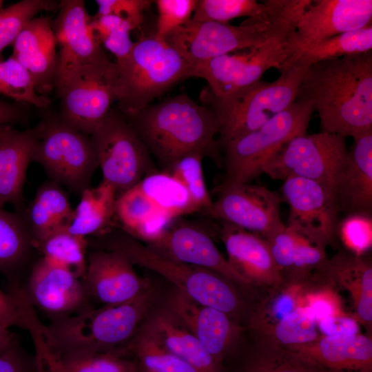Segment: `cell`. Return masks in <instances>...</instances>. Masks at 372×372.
<instances>
[{"label": "cell", "mask_w": 372, "mask_h": 372, "mask_svg": "<svg viewBox=\"0 0 372 372\" xmlns=\"http://www.w3.org/2000/svg\"><path fill=\"white\" fill-rule=\"evenodd\" d=\"M47 261L65 268L79 278H84L87 262L85 237L70 233L68 228L58 230L35 244Z\"/></svg>", "instance_id": "e575fe53"}, {"label": "cell", "mask_w": 372, "mask_h": 372, "mask_svg": "<svg viewBox=\"0 0 372 372\" xmlns=\"http://www.w3.org/2000/svg\"><path fill=\"white\" fill-rule=\"evenodd\" d=\"M371 19V0H310L296 32L304 44L362 28Z\"/></svg>", "instance_id": "ffe728a7"}, {"label": "cell", "mask_w": 372, "mask_h": 372, "mask_svg": "<svg viewBox=\"0 0 372 372\" xmlns=\"http://www.w3.org/2000/svg\"><path fill=\"white\" fill-rule=\"evenodd\" d=\"M116 64L108 58L74 74L56 90L61 99V118L90 135L116 101Z\"/></svg>", "instance_id": "5bb4252c"}, {"label": "cell", "mask_w": 372, "mask_h": 372, "mask_svg": "<svg viewBox=\"0 0 372 372\" xmlns=\"http://www.w3.org/2000/svg\"><path fill=\"white\" fill-rule=\"evenodd\" d=\"M220 234L227 253V260L248 285H272L282 282L265 238L224 221Z\"/></svg>", "instance_id": "cb8c5ba5"}, {"label": "cell", "mask_w": 372, "mask_h": 372, "mask_svg": "<svg viewBox=\"0 0 372 372\" xmlns=\"http://www.w3.org/2000/svg\"><path fill=\"white\" fill-rule=\"evenodd\" d=\"M147 247L172 260L214 271L236 284L248 285L219 252L206 230L193 223L178 219Z\"/></svg>", "instance_id": "ac0fdd59"}, {"label": "cell", "mask_w": 372, "mask_h": 372, "mask_svg": "<svg viewBox=\"0 0 372 372\" xmlns=\"http://www.w3.org/2000/svg\"><path fill=\"white\" fill-rule=\"evenodd\" d=\"M81 195L68 231L83 237L107 233L115 215L117 194L114 189L102 180L96 187L85 189Z\"/></svg>", "instance_id": "1f68e13d"}, {"label": "cell", "mask_w": 372, "mask_h": 372, "mask_svg": "<svg viewBox=\"0 0 372 372\" xmlns=\"http://www.w3.org/2000/svg\"><path fill=\"white\" fill-rule=\"evenodd\" d=\"M281 192L289 208L288 228L324 247L333 241L340 213L331 190L315 180L291 176L283 180Z\"/></svg>", "instance_id": "9a60e30c"}, {"label": "cell", "mask_w": 372, "mask_h": 372, "mask_svg": "<svg viewBox=\"0 0 372 372\" xmlns=\"http://www.w3.org/2000/svg\"><path fill=\"white\" fill-rule=\"evenodd\" d=\"M317 323L324 336H351L359 332L357 320L349 317L330 316L319 320Z\"/></svg>", "instance_id": "f907efd6"}, {"label": "cell", "mask_w": 372, "mask_h": 372, "mask_svg": "<svg viewBox=\"0 0 372 372\" xmlns=\"http://www.w3.org/2000/svg\"><path fill=\"white\" fill-rule=\"evenodd\" d=\"M36 138V128L19 131L0 125V208L6 203L21 206Z\"/></svg>", "instance_id": "4316f807"}, {"label": "cell", "mask_w": 372, "mask_h": 372, "mask_svg": "<svg viewBox=\"0 0 372 372\" xmlns=\"http://www.w3.org/2000/svg\"><path fill=\"white\" fill-rule=\"evenodd\" d=\"M144 328L199 372H222V364L168 310L154 313Z\"/></svg>", "instance_id": "83f0119b"}, {"label": "cell", "mask_w": 372, "mask_h": 372, "mask_svg": "<svg viewBox=\"0 0 372 372\" xmlns=\"http://www.w3.org/2000/svg\"><path fill=\"white\" fill-rule=\"evenodd\" d=\"M125 118L162 172L192 154L209 157L216 163L221 162L216 138L219 123L215 113L185 94L150 104Z\"/></svg>", "instance_id": "7a4b0ae2"}, {"label": "cell", "mask_w": 372, "mask_h": 372, "mask_svg": "<svg viewBox=\"0 0 372 372\" xmlns=\"http://www.w3.org/2000/svg\"><path fill=\"white\" fill-rule=\"evenodd\" d=\"M153 299L154 291L149 287L124 303L54 316L46 327L61 354L114 349L135 335Z\"/></svg>", "instance_id": "8992f818"}, {"label": "cell", "mask_w": 372, "mask_h": 372, "mask_svg": "<svg viewBox=\"0 0 372 372\" xmlns=\"http://www.w3.org/2000/svg\"><path fill=\"white\" fill-rule=\"evenodd\" d=\"M116 349L85 353L61 354L68 372H141L132 361Z\"/></svg>", "instance_id": "ee69618b"}, {"label": "cell", "mask_w": 372, "mask_h": 372, "mask_svg": "<svg viewBox=\"0 0 372 372\" xmlns=\"http://www.w3.org/2000/svg\"><path fill=\"white\" fill-rule=\"evenodd\" d=\"M340 231L347 244L357 253L371 247V218L347 216L340 226Z\"/></svg>", "instance_id": "c3c4849f"}, {"label": "cell", "mask_w": 372, "mask_h": 372, "mask_svg": "<svg viewBox=\"0 0 372 372\" xmlns=\"http://www.w3.org/2000/svg\"><path fill=\"white\" fill-rule=\"evenodd\" d=\"M68 269L42 258L33 267L25 294L32 304L54 316L79 311L85 289Z\"/></svg>", "instance_id": "d4e9b609"}, {"label": "cell", "mask_w": 372, "mask_h": 372, "mask_svg": "<svg viewBox=\"0 0 372 372\" xmlns=\"http://www.w3.org/2000/svg\"><path fill=\"white\" fill-rule=\"evenodd\" d=\"M128 347L143 372H199L166 349L145 328L135 333Z\"/></svg>", "instance_id": "8d00e7d4"}, {"label": "cell", "mask_w": 372, "mask_h": 372, "mask_svg": "<svg viewBox=\"0 0 372 372\" xmlns=\"http://www.w3.org/2000/svg\"><path fill=\"white\" fill-rule=\"evenodd\" d=\"M30 242L24 219L0 208V269L17 263Z\"/></svg>", "instance_id": "f6af8a7d"}, {"label": "cell", "mask_w": 372, "mask_h": 372, "mask_svg": "<svg viewBox=\"0 0 372 372\" xmlns=\"http://www.w3.org/2000/svg\"><path fill=\"white\" fill-rule=\"evenodd\" d=\"M0 372H37L34 359L15 342L0 353Z\"/></svg>", "instance_id": "681fc988"}, {"label": "cell", "mask_w": 372, "mask_h": 372, "mask_svg": "<svg viewBox=\"0 0 372 372\" xmlns=\"http://www.w3.org/2000/svg\"><path fill=\"white\" fill-rule=\"evenodd\" d=\"M285 349L329 372H372V341L364 335L323 336L311 343Z\"/></svg>", "instance_id": "484cf974"}, {"label": "cell", "mask_w": 372, "mask_h": 372, "mask_svg": "<svg viewBox=\"0 0 372 372\" xmlns=\"http://www.w3.org/2000/svg\"><path fill=\"white\" fill-rule=\"evenodd\" d=\"M74 216V209L63 190L55 183L43 185L23 218L31 243L34 245L51 234L68 228Z\"/></svg>", "instance_id": "4dcf8cb0"}, {"label": "cell", "mask_w": 372, "mask_h": 372, "mask_svg": "<svg viewBox=\"0 0 372 372\" xmlns=\"http://www.w3.org/2000/svg\"><path fill=\"white\" fill-rule=\"evenodd\" d=\"M197 212L182 185L158 171L117 196L114 218L124 232L148 244L178 219Z\"/></svg>", "instance_id": "52a82bcc"}, {"label": "cell", "mask_w": 372, "mask_h": 372, "mask_svg": "<svg viewBox=\"0 0 372 372\" xmlns=\"http://www.w3.org/2000/svg\"><path fill=\"white\" fill-rule=\"evenodd\" d=\"M314 109L296 100L257 130L229 141L224 147L225 175L215 192L249 183L262 173L265 163L291 138L307 134Z\"/></svg>", "instance_id": "9c48e42d"}, {"label": "cell", "mask_w": 372, "mask_h": 372, "mask_svg": "<svg viewBox=\"0 0 372 372\" xmlns=\"http://www.w3.org/2000/svg\"><path fill=\"white\" fill-rule=\"evenodd\" d=\"M267 240L282 280L287 276L296 280L306 278L327 260L324 247L287 226Z\"/></svg>", "instance_id": "f1b7e54d"}, {"label": "cell", "mask_w": 372, "mask_h": 372, "mask_svg": "<svg viewBox=\"0 0 372 372\" xmlns=\"http://www.w3.org/2000/svg\"><path fill=\"white\" fill-rule=\"evenodd\" d=\"M307 68L293 63L274 81L260 80L224 96H215L205 87L200 99L218 118L220 147L257 130L294 103Z\"/></svg>", "instance_id": "277c9868"}, {"label": "cell", "mask_w": 372, "mask_h": 372, "mask_svg": "<svg viewBox=\"0 0 372 372\" xmlns=\"http://www.w3.org/2000/svg\"><path fill=\"white\" fill-rule=\"evenodd\" d=\"M214 218L266 240L285 227L280 218L281 198L275 192L249 183L239 184L216 192Z\"/></svg>", "instance_id": "e0dca14e"}, {"label": "cell", "mask_w": 372, "mask_h": 372, "mask_svg": "<svg viewBox=\"0 0 372 372\" xmlns=\"http://www.w3.org/2000/svg\"><path fill=\"white\" fill-rule=\"evenodd\" d=\"M32 161L59 183L81 193L89 187L98 162L90 138L61 118L45 119L36 127Z\"/></svg>", "instance_id": "8fae6325"}, {"label": "cell", "mask_w": 372, "mask_h": 372, "mask_svg": "<svg viewBox=\"0 0 372 372\" xmlns=\"http://www.w3.org/2000/svg\"><path fill=\"white\" fill-rule=\"evenodd\" d=\"M325 277L344 285L352 293L355 313L367 327L372 321L371 263L358 254L340 252L320 268Z\"/></svg>", "instance_id": "f546056e"}, {"label": "cell", "mask_w": 372, "mask_h": 372, "mask_svg": "<svg viewBox=\"0 0 372 372\" xmlns=\"http://www.w3.org/2000/svg\"><path fill=\"white\" fill-rule=\"evenodd\" d=\"M349 155L345 138L320 132L291 138L264 165L276 180L296 176L315 180L334 194L338 174Z\"/></svg>", "instance_id": "4fadbf2b"}, {"label": "cell", "mask_w": 372, "mask_h": 372, "mask_svg": "<svg viewBox=\"0 0 372 372\" xmlns=\"http://www.w3.org/2000/svg\"><path fill=\"white\" fill-rule=\"evenodd\" d=\"M2 3H3V1H0V10H1V7L2 6Z\"/></svg>", "instance_id": "9f6ffc18"}, {"label": "cell", "mask_w": 372, "mask_h": 372, "mask_svg": "<svg viewBox=\"0 0 372 372\" xmlns=\"http://www.w3.org/2000/svg\"><path fill=\"white\" fill-rule=\"evenodd\" d=\"M167 304L168 311L222 364L238 333V326L224 312L200 304L177 289Z\"/></svg>", "instance_id": "44dd1931"}, {"label": "cell", "mask_w": 372, "mask_h": 372, "mask_svg": "<svg viewBox=\"0 0 372 372\" xmlns=\"http://www.w3.org/2000/svg\"><path fill=\"white\" fill-rule=\"evenodd\" d=\"M90 136L103 181L117 196L158 172L148 149L118 110L112 108Z\"/></svg>", "instance_id": "30bf717a"}, {"label": "cell", "mask_w": 372, "mask_h": 372, "mask_svg": "<svg viewBox=\"0 0 372 372\" xmlns=\"http://www.w3.org/2000/svg\"><path fill=\"white\" fill-rule=\"evenodd\" d=\"M271 344L289 348L317 341L320 338L318 332L316 318L308 306L298 307L271 325Z\"/></svg>", "instance_id": "74e56055"}, {"label": "cell", "mask_w": 372, "mask_h": 372, "mask_svg": "<svg viewBox=\"0 0 372 372\" xmlns=\"http://www.w3.org/2000/svg\"><path fill=\"white\" fill-rule=\"evenodd\" d=\"M0 325L10 329L17 326L24 329L19 308L10 294L3 293L0 289Z\"/></svg>", "instance_id": "816d5d0a"}, {"label": "cell", "mask_w": 372, "mask_h": 372, "mask_svg": "<svg viewBox=\"0 0 372 372\" xmlns=\"http://www.w3.org/2000/svg\"><path fill=\"white\" fill-rule=\"evenodd\" d=\"M153 3L158 11L154 36L165 41L168 34L192 19L198 0H156Z\"/></svg>", "instance_id": "bcb514c9"}, {"label": "cell", "mask_w": 372, "mask_h": 372, "mask_svg": "<svg viewBox=\"0 0 372 372\" xmlns=\"http://www.w3.org/2000/svg\"><path fill=\"white\" fill-rule=\"evenodd\" d=\"M139 25L120 17L107 14L92 17V27L101 44L116 57V62L124 59L131 52L134 42L130 32Z\"/></svg>", "instance_id": "b9f144b4"}, {"label": "cell", "mask_w": 372, "mask_h": 372, "mask_svg": "<svg viewBox=\"0 0 372 372\" xmlns=\"http://www.w3.org/2000/svg\"><path fill=\"white\" fill-rule=\"evenodd\" d=\"M49 17L30 19L13 43L14 57L32 76L38 94L47 96L55 87L58 54Z\"/></svg>", "instance_id": "7402d4cb"}, {"label": "cell", "mask_w": 372, "mask_h": 372, "mask_svg": "<svg viewBox=\"0 0 372 372\" xmlns=\"http://www.w3.org/2000/svg\"><path fill=\"white\" fill-rule=\"evenodd\" d=\"M14 343L12 333L9 329L0 325V353Z\"/></svg>", "instance_id": "11a10c76"}, {"label": "cell", "mask_w": 372, "mask_h": 372, "mask_svg": "<svg viewBox=\"0 0 372 372\" xmlns=\"http://www.w3.org/2000/svg\"><path fill=\"white\" fill-rule=\"evenodd\" d=\"M372 50V25L324 39L300 44V50L286 64L309 67L321 61L365 53Z\"/></svg>", "instance_id": "d6a6232c"}, {"label": "cell", "mask_w": 372, "mask_h": 372, "mask_svg": "<svg viewBox=\"0 0 372 372\" xmlns=\"http://www.w3.org/2000/svg\"><path fill=\"white\" fill-rule=\"evenodd\" d=\"M300 50L294 31L243 52L227 54L196 64L192 77L205 79L213 94L224 96L260 80L265 72L285 65Z\"/></svg>", "instance_id": "7c38bea8"}, {"label": "cell", "mask_w": 372, "mask_h": 372, "mask_svg": "<svg viewBox=\"0 0 372 372\" xmlns=\"http://www.w3.org/2000/svg\"><path fill=\"white\" fill-rule=\"evenodd\" d=\"M204 156L199 154L185 156L175 162L165 172L185 189L198 212L214 218V202L206 186L203 169Z\"/></svg>", "instance_id": "ab89813d"}, {"label": "cell", "mask_w": 372, "mask_h": 372, "mask_svg": "<svg viewBox=\"0 0 372 372\" xmlns=\"http://www.w3.org/2000/svg\"><path fill=\"white\" fill-rule=\"evenodd\" d=\"M296 100L312 104L321 132L355 139L372 131L371 51L309 65Z\"/></svg>", "instance_id": "6da1fadb"}, {"label": "cell", "mask_w": 372, "mask_h": 372, "mask_svg": "<svg viewBox=\"0 0 372 372\" xmlns=\"http://www.w3.org/2000/svg\"><path fill=\"white\" fill-rule=\"evenodd\" d=\"M22 113L19 107L0 101V125L19 121Z\"/></svg>", "instance_id": "db71d44e"}, {"label": "cell", "mask_w": 372, "mask_h": 372, "mask_svg": "<svg viewBox=\"0 0 372 372\" xmlns=\"http://www.w3.org/2000/svg\"><path fill=\"white\" fill-rule=\"evenodd\" d=\"M310 0H286L274 12L248 18L239 25L196 22L190 19L168 34L165 41L191 63L246 50L296 31L299 17Z\"/></svg>", "instance_id": "3957f363"}, {"label": "cell", "mask_w": 372, "mask_h": 372, "mask_svg": "<svg viewBox=\"0 0 372 372\" xmlns=\"http://www.w3.org/2000/svg\"><path fill=\"white\" fill-rule=\"evenodd\" d=\"M13 298L21 316L24 329L29 332L33 343L37 372H68L46 325L40 320L25 293L16 290Z\"/></svg>", "instance_id": "836d02e7"}, {"label": "cell", "mask_w": 372, "mask_h": 372, "mask_svg": "<svg viewBox=\"0 0 372 372\" xmlns=\"http://www.w3.org/2000/svg\"><path fill=\"white\" fill-rule=\"evenodd\" d=\"M243 372H329L300 354L263 342Z\"/></svg>", "instance_id": "f35d334b"}, {"label": "cell", "mask_w": 372, "mask_h": 372, "mask_svg": "<svg viewBox=\"0 0 372 372\" xmlns=\"http://www.w3.org/2000/svg\"><path fill=\"white\" fill-rule=\"evenodd\" d=\"M286 0H198L192 20L196 22L227 23L238 17L257 18L280 8Z\"/></svg>", "instance_id": "d590c367"}, {"label": "cell", "mask_w": 372, "mask_h": 372, "mask_svg": "<svg viewBox=\"0 0 372 372\" xmlns=\"http://www.w3.org/2000/svg\"><path fill=\"white\" fill-rule=\"evenodd\" d=\"M59 3L46 0H22L0 10V61L2 52L13 44L25 25L44 10H52Z\"/></svg>", "instance_id": "7bdbcfd3"}, {"label": "cell", "mask_w": 372, "mask_h": 372, "mask_svg": "<svg viewBox=\"0 0 372 372\" xmlns=\"http://www.w3.org/2000/svg\"><path fill=\"white\" fill-rule=\"evenodd\" d=\"M116 83L117 110L130 117L181 81L192 77L194 65L166 41L141 37L119 62Z\"/></svg>", "instance_id": "5b68a950"}, {"label": "cell", "mask_w": 372, "mask_h": 372, "mask_svg": "<svg viewBox=\"0 0 372 372\" xmlns=\"http://www.w3.org/2000/svg\"><path fill=\"white\" fill-rule=\"evenodd\" d=\"M84 279L88 291L104 305L130 301L149 287L127 256L114 249L90 254Z\"/></svg>", "instance_id": "d6986e66"}, {"label": "cell", "mask_w": 372, "mask_h": 372, "mask_svg": "<svg viewBox=\"0 0 372 372\" xmlns=\"http://www.w3.org/2000/svg\"><path fill=\"white\" fill-rule=\"evenodd\" d=\"M0 94L39 108L50 103L48 97L37 93L29 72L12 56L0 61Z\"/></svg>", "instance_id": "60d3db41"}, {"label": "cell", "mask_w": 372, "mask_h": 372, "mask_svg": "<svg viewBox=\"0 0 372 372\" xmlns=\"http://www.w3.org/2000/svg\"><path fill=\"white\" fill-rule=\"evenodd\" d=\"M52 27L59 45L55 87L79 70L107 57L92 27V17L82 0H62Z\"/></svg>", "instance_id": "2e32d148"}, {"label": "cell", "mask_w": 372, "mask_h": 372, "mask_svg": "<svg viewBox=\"0 0 372 372\" xmlns=\"http://www.w3.org/2000/svg\"><path fill=\"white\" fill-rule=\"evenodd\" d=\"M107 240L108 249L119 250L133 264L161 275L192 300L221 311L229 317L241 311L242 302L231 285L234 282L222 275L167 258L123 231L110 235Z\"/></svg>", "instance_id": "ba28073f"}, {"label": "cell", "mask_w": 372, "mask_h": 372, "mask_svg": "<svg viewBox=\"0 0 372 372\" xmlns=\"http://www.w3.org/2000/svg\"><path fill=\"white\" fill-rule=\"evenodd\" d=\"M353 141L338 174L334 195L340 213L371 218L372 131Z\"/></svg>", "instance_id": "603a6c76"}, {"label": "cell", "mask_w": 372, "mask_h": 372, "mask_svg": "<svg viewBox=\"0 0 372 372\" xmlns=\"http://www.w3.org/2000/svg\"><path fill=\"white\" fill-rule=\"evenodd\" d=\"M98 11L96 15L113 14L130 20L140 25L144 12L151 6L149 0H96Z\"/></svg>", "instance_id": "7dc6e473"}, {"label": "cell", "mask_w": 372, "mask_h": 372, "mask_svg": "<svg viewBox=\"0 0 372 372\" xmlns=\"http://www.w3.org/2000/svg\"><path fill=\"white\" fill-rule=\"evenodd\" d=\"M308 306L313 311L317 322L325 317L335 316V308L331 299L323 296L311 297Z\"/></svg>", "instance_id": "f5cc1de1"}]
</instances>
